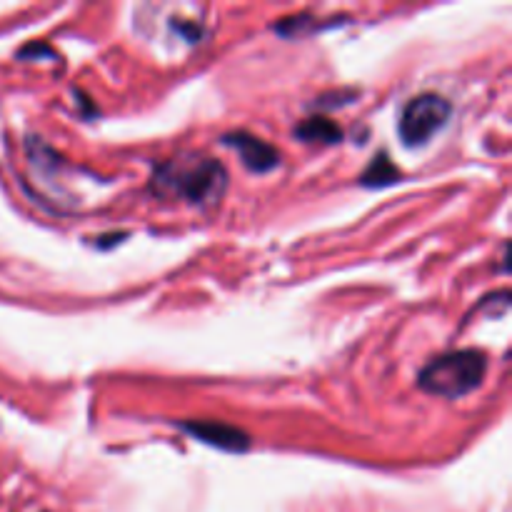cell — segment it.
Segmentation results:
<instances>
[{
    "label": "cell",
    "instance_id": "8",
    "mask_svg": "<svg viewBox=\"0 0 512 512\" xmlns=\"http://www.w3.org/2000/svg\"><path fill=\"white\" fill-rule=\"evenodd\" d=\"M315 28V18H308V15H295V18H285L283 23L275 25V30H278L280 35H285V38H290V35H300L303 30H310Z\"/></svg>",
    "mask_w": 512,
    "mask_h": 512
},
{
    "label": "cell",
    "instance_id": "7",
    "mask_svg": "<svg viewBox=\"0 0 512 512\" xmlns=\"http://www.w3.org/2000/svg\"><path fill=\"white\" fill-rule=\"evenodd\" d=\"M398 178H400L398 168H395V165L390 163L388 155L380 153L378 160H373V165H370V168L365 170L363 178H360V183H363V185H375V188H378V185L395 183V180H398Z\"/></svg>",
    "mask_w": 512,
    "mask_h": 512
},
{
    "label": "cell",
    "instance_id": "4",
    "mask_svg": "<svg viewBox=\"0 0 512 512\" xmlns=\"http://www.w3.org/2000/svg\"><path fill=\"white\" fill-rule=\"evenodd\" d=\"M223 143L228 145V148L238 150L245 168L253 170V173H268V170L278 168L280 163L278 148L265 143V140L258 138V135H250V133H243V130H238V133L223 135Z\"/></svg>",
    "mask_w": 512,
    "mask_h": 512
},
{
    "label": "cell",
    "instance_id": "1",
    "mask_svg": "<svg viewBox=\"0 0 512 512\" xmlns=\"http://www.w3.org/2000/svg\"><path fill=\"white\" fill-rule=\"evenodd\" d=\"M228 188V173L218 160L203 155H180L165 160L153 170L150 190L158 198L185 200L195 205H213Z\"/></svg>",
    "mask_w": 512,
    "mask_h": 512
},
{
    "label": "cell",
    "instance_id": "5",
    "mask_svg": "<svg viewBox=\"0 0 512 512\" xmlns=\"http://www.w3.org/2000/svg\"><path fill=\"white\" fill-rule=\"evenodd\" d=\"M185 433L198 438L200 443L213 445L220 450H233V453H243L250 448L248 433L228 423H218V420H190V423H180Z\"/></svg>",
    "mask_w": 512,
    "mask_h": 512
},
{
    "label": "cell",
    "instance_id": "2",
    "mask_svg": "<svg viewBox=\"0 0 512 512\" xmlns=\"http://www.w3.org/2000/svg\"><path fill=\"white\" fill-rule=\"evenodd\" d=\"M488 370V358L478 350H455L435 358L433 363L425 365L420 373V388L430 395L458 400L463 395L473 393L485 378Z\"/></svg>",
    "mask_w": 512,
    "mask_h": 512
},
{
    "label": "cell",
    "instance_id": "3",
    "mask_svg": "<svg viewBox=\"0 0 512 512\" xmlns=\"http://www.w3.org/2000/svg\"><path fill=\"white\" fill-rule=\"evenodd\" d=\"M450 103L443 95L425 93L410 100L400 115V138L410 148L425 145L450 118Z\"/></svg>",
    "mask_w": 512,
    "mask_h": 512
},
{
    "label": "cell",
    "instance_id": "6",
    "mask_svg": "<svg viewBox=\"0 0 512 512\" xmlns=\"http://www.w3.org/2000/svg\"><path fill=\"white\" fill-rule=\"evenodd\" d=\"M295 138L303 140V143L335 145L343 140V128L335 120L315 115V118H305L303 123L295 125Z\"/></svg>",
    "mask_w": 512,
    "mask_h": 512
}]
</instances>
